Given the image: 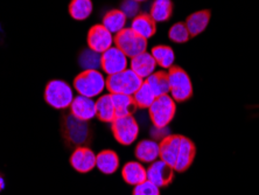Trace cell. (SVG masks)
<instances>
[{
  "label": "cell",
  "instance_id": "6da1fadb",
  "mask_svg": "<svg viewBox=\"0 0 259 195\" xmlns=\"http://www.w3.org/2000/svg\"><path fill=\"white\" fill-rule=\"evenodd\" d=\"M74 88L78 95L95 98L106 89V79L100 70H83L75 77Z\"/></svg>",
  "mask_w": 259,
  "mask_h": 195
},
{
  "label": "cell",
  "instance_id": "7a4b0ae2",
  "mask_svg": "<svg viewBox=\"0 0 259 195\" xmlns=\"http://www.w3.org/2000/svg\"><path fill=\"white\" fill-rule=\"evenodd\" d=\"M144 80L139 77L132 69H125L108 76L106 79V89L110 94H124L133 96V94L139 89Z\"/></svg>",
  "mask_w": 259,
  "mask_h": 195
},
{
  "label": "cell",
  "instance_id": "3957f363",
  "mask_svg": "<svg viewBox=\"0 0 259 195\" xmlns=\"http://www.w3.org/2000/svg\"><path fill=\"white\" fill-rule=\"evenodd\" d=\"M45 99L52 108L62 110L70 108L74 101V94L67 82L62 80H52L46 86Z\"/></svg>",
  "mask_w": 259,
  "mask_h": 195
},
{
  "label": "cell",
  "instance_id": "277c9868",
  "mask_svg": "<svg viewBox=\"0 0 259 195\" xmlns=\"http://www.w3.org/2000/svg\"><path fill=\"white\" fill-rule=\"evenodd\" d=\"M167 74L169 82V96L179 103L188 101L193 95V84L186 70L181 67L173 66L169 68Z\"/></svg>",
  "mask_w": 259,
  "mask_h": 195
},
{
  "label": "cell",
  "instance_id": "5b68a950",
  "mask_svg": "<svg viewBox=\"0 0 259 195\" xmlns=\"http://www.w3.org/2000/svg\"><path fill=\"white\" fill-rule=\"evenodd\" d=\"M169 95H163L155 98L152 105L148 108L150 118L154 128L165 129L173 121L177 112V104Z\"/></svg>",
  "mask_w": 259,
  "mask_h": 195
},
{
  "label": "cell",
  "instance_id": "8992f818",
  "mask_svg": "<svg viewBox=\"0 0 259 195\" xmlns=\"http://www.w3.org/2000/svg\"><path fill=\"white\" fill-rule=\"evenodd\" d=\"M115 46L130 59L146 52L147 40L139 36L131 28H124L115 36Z\"/></svg>",
  "mask_w": 259,
  "mask_h": 195
},
{
  "label": "cell",
  "instance_id": "52a82bcc",
  "mask_svg": "<svg viewBox=\"0 0 259 195\" xmlns=\"http://www.w3.org/2000/svg\"><path fill=\"white\" fill-rule=\"evenodd\" d=\"M112 133L118 143L128 146L135 143L139 136V124L132 116L116 117L111 123Z\"/></svg>",
  "mask_w": 259,
  "mask_h": 195
},
{
  "label": "cell",
  "instance_id": "ba28073f",
  "mask_svg": "<svg viewBox=\"0 0 259 195\" xmlns=\"http://www.w3.org/2000/svg\"><path fill=\"white\" fill-rule=\"evenodd\" d=\"M63 137L69 144L81 146L91 138V131L88 122L77 120L70 113L63 123Z\"/></svg>",
  "mask_w": 259,
  "mask_h": 195
},
{
  "label": "cell",
  "instance_id": "9c48e42d",
  "mask_svg": "<svg viewBox=\"0 0 259 195\" xmlns=\"http://www.w3.org/2000/svg\"><path fill=\"white\" fill-rule=\"evenodd\" d=\"M127 59L128 57L119 48L112 46L111 48H109L102 54L101 68L108 76L118 74V72L127 69Z\"/></svg>",
  "mask_w": 259,
  "mask_h": 195
},
{
  "label": "cell",
  "instance_id": "30bf717a",
  "mask_svg": "<svg viewBox=\"0 0 259 195\" xmlns=\"http://www.w3.org/2000/svg\"><path fill=\"white\" fill-rule=\"evenodd\" d=\"M115 44L113 34L110 33L102 24L95 25L88 33V46L93 51L103 54Z\"/></svg>",
  "mask_w": 259,
  "mask_h": 195
},
{
  "label": "cell",
  "instance_id": "8fae6325",
  "mask_svg": "<svg viewBox=\"0 0 259 195\" xmlns=\"http://www.w3.org/2000/svg\"><path fill=\"white\" fill-rule=\"evenodd\" d=\"M146 171L147 180L154 183L159 188L168 186L172 182L175 173L174 168L165 162H162L161 159H158L154 163H152L148 168H146Z\"/></svg>",
  "mask_w": 259,
  "mask_h": 195
},
{
  "label": "cell",
  "instance_id": "7c38bea8",
  "mask_svg": "<svg viewBox=\"0 0 259 195\" xmlns=\"http://www.w3.org/2000/svg\"><path fill=\"white\" fill-rule=\"evenodd\" d=\"M70 165L78 173H89L96 167V154L87 146L76 147L70 157Z\"/></svg>",
  "mask_w": 259,
  "mask_h": 195
},
{
  "label": "cell",
  "instance_id": "4fadbf2b",
  "mask_svg": "<svg viewBox=\"0 0 259 195\" xmlns=\"http://www.w3.org/2000/svg\"><path fill=\"white\" fill-rule=\"evenodd\" d=\"M70 113L77 120L89 122L96 117V102L93 98L78 95L71 103Z\"/></svg>",
  "mask_w": 259,
  "mask_h": 195
},
{
  "label": "cell",
  "instance_id": "5bb4252c",
  "mask_svg": "<svg viewBox=\"0 0 259 195\" xmlns=\"http://www.w3.org/2000/svg\"><path fill=\"white\" fill-rule=\"evenodd\" d=\"M181 136L177 135H168L160 141V158L162 162L168 164L169 166L174 168L177 158L180 150Z\"/></svg>",
  "mask_w": 259,
  "mask_h": 195
},
{
  "label": "cell",
  "instance_id": "9a60e30c",
  "mask_svg": "<svg viewBox=\"0 0 259 195\" xmlns=\"http://www.w3.org/2000/svg\"><path fill=\"white\" fill-rule=\"evenodd\" d=\"M196 154V147L194 143L190 139L186 138V137L181 136V143H180V150H179V154L177 158V163H175L174 171L178 173H182V172L187 171L192 165Z\"/></svg>",
  "mask_w": 259,
  "mask_h": 195
},
{
  "label": "cell",
  "instance_id": "2e32d148",
  "mask_svg": "<svg viewBox=\"0 0 259 195\" xmlns=\"http://www.w3.org/2000/svg\"><path fill=\"white\" fill-rule=\"evenodd\" d=\"M157 62L151 53L144 52L142 54L132 57L130 61V69H132L139 77L146 80L155 71Z\"/></svg>",
  "mask_w": 259,
  "mask_h": 195
},
{
  "label": "cell",
  "instance_id": "e0dca14e",
  "mask_svg": "<svg viewBox=\"0 0 259 195\" xmlns=\"http://www.w3.org/2000/svg\"><path fill=\"white\" fill-rule=\"evenodd\" d=\"M136 158L140 163L152 164L160 158V145L158 141L144 139L136 147Z\"/></svg>",
  "mask_w": 259,
  "mask_h": 195
},
{
  "label": "cell",
  "instance_id": "ac0fdd59",
  "mask_svg": "<svg viewBox=\"0 0 259 195\" xmlns=\"http://www.w3.org/2000/svg\"><path fill=\"white\" fill-rule=\"evenodd\" d=\"M121 175L125 182L131 186H137L147 180V171L140 162H128L121 170Z\"/></svg>",
  "mask_w": 259,
  "mask_h": 195
},
{
  "label": "cell",
  "instance_id": "d6986e66",
  "mask_svg": "<svg viewBox=\"0 0 259 195\" xmlns=\"http://www.w3.org/2000/svg\"><path fill=\"white\" fill-rule=\"evenodd\" d=\"M210 17L211 12L209 10L197 11V12L190 14L185 22L190 36H197L202 32H204L205 28L208 27L209 21H210Z\"/></svg>",
  "mask_w": 259,
  "mask_h": 195
},
{
  "label": "cell",
  "instance_id": "ffe728a7",
  "mask_svg": "<svg viewBox=\"0 0 259 195\" xmlns=\"http://www.w3.org/2000/svg\"><path fill=\"white\" fill-rule=\"evenodd\" d=\"M131 28L139 36L148 40L157 32V22H155L150 14H138L133 18Z\"/></svg>",
  "mask_w": 259,
  "mask_h": 195
},
{
  "label": "cell",
  "instance_id": "44dd1931",
  "mask_svg": "<svg viewBox=\"0 0 259 195\" xmlns=\"http://www.w3.org/2000/svg\"><path fill=\"white\" fill-rule=\"evenodd\" d=\"M96 167L104 174H113L119 167V157L115 151L104 150L96 154Z\"/></svg>",
  "mask_w": 259,
  "mask_h": 195
},
{
  "label": "cell",
  "instance_id": "7402d4cb",
  "mask_svg": "<svg viewBox=\"0 0 259 195\" xmlns=\"http://www.w3.org/2000/svg\"><path fill=\"white\" fill-rule=\"evenodd\" d=\"M115 108L116 117L131 116L136 111L137 104L133 99V96L124 94H110Z\"/></svg>",
  "mask_w": 259,
  "mask_h": 195
},
{
  "label": "cell",
  "instance_id": "603a6c76",
  "mask_svg": "<svg viewBox=\"0 0 259 195\" xmlns=\"http://www.w3.org/2000/svg\"><path fill=\"white\" fill-rule=\"evenodd\" d=\"M144 81L148 84V87L151 88L157 97L169 95L168 74L166 71H154Z\"/></svg>",
  "mask_w": 259,
  "mask_h": 195
},
{
  "label": "cell",
  "instance_id": "cb8c5ba5",
  "mask_svg": "<svg viewBox=\"0 0 259 195\" xmlns=\"http://www.w3.org/2000/svg\"><path fill=\"white\" fill-rule=\"evenodd\" d=\"M96 117L104 123H112L116 118L111 95H102L96 101Z\"/></svg>",
  "mask_w": 259,
  "mask_h": 195
},
{
  "label": "cell",
  "instance_id": "d4e9b609",
  "mask_svg": "<svg viewBox=\"0 0 259 195\" xmlns=\"http://www.w3.org/2000/svg\"><path fill=\"white\" fill-rule=\"evenodd\" d=\"M126 20V15L121 12L120 10H112L109 11V12L104 15L102 25L104 26L110 33L117 34L125 28Z\"/></svg>",
  "mask_w": 259,
  "mask_h": 195
},
{
  "label": "cell",
  "instance_id": "484cf974",
  "mask_svg": "<svg viewBox=\"0 0 259 195\" xmlns=\"http://www.w3.org/2000/svg\"><path fill=\"white\" fill-rule=\"evenodd\" d=\"M151 54L154 57L158 66L163 68V69H169L170 67H173V63L175 61V54L174 51L169 47V46H155V47L152 48Z\"/></svg>",
  "mask_w": 259,
  "mask_h": 195
},
{
  "label": "cell",
  "instance_id": "4316f807",
  "mask_svg": "<svg viewBox=\"0 0 259 195\" xmlns=\"http://www.w3.org/2000/svg\"><path fill=\"white\" fill-rule=\"evenodd\" d=\"M173 13V4L170 0H154L151 6L150 15L155 22L169 20Z\"/></svg>",
  "mask_w": 259,
  "mask_h": 195
},
{
  "label": "cell",
  "instance_id": "83f0119b",
  "mask_svg": "<svg viewBox=\"0 0 259 195\" xmlns=\"http://www.w3.org/2000/svg\"><path fill=\"white\" fill-rule=\"evenodd\" d=\"M94 5L91 0H71L69 5V13L72 19L82 21L85 20L93 13Z\"/></svg>",
  "mask_w": 259,
  "mask_h": 195
},
{
  "label": "cell",
  "instance_id": "f1b7e54d",
  "mask_svg": "<svg viewBox=\"0 0 259 195\" xmlns=\"http://www.w3.org/2000/svg\"><path fill=\"white\" fill-rule=\"evenodd\" d=\"M155 98H157V96H155L153 91H152L151 88L148 87V84L145 81L143 82L142 86H140L139 89L133 94V99H135L137 108L140 109L150 108L152 103L155 101Z\"/></svg>",
  "mask_w": 259,
  "mask_h": 195
},
{
  "label": "cell",
  "instance_id": "f546056e",
  "mask_svg": "<svg viewBox=\"0 0 259 195\" xmlns=\"http://www.w3.org/2000/svg\"><path fill=\"white\" fill-rule=\"evenodd\" d=\"M78 62L83 70H98L102 63V54L88 48L81 53Z\"/></svg>",
  "mask_w": 259,
  "mask_h": 195
},
{
  "label": "cell",
  "instance_id": "4dcf8cb0",
  "mask_svg": "<svg viewBox=\"0 0 259 195\" xmlns=\"http://www.w3.org/2000/svg\"><path fill=\"white\" fill-rule=\"evenodd\" d=\"M168 36L170 40L177 44H186L192 37L185 22H178L173 25L168 32Z\"/></svg>",
  "mask_w": 259,
  "mask_h": 195
},
{
  "label": "cell",
  "instance_id": "1f68e13d",
  "mask_svg": "<svg viewBox=\"0 0 259 195\" xmlns=\"http://www.w3.org/2000/svg\"><path fill=\"white\" fill-rule=\"evenodd\" d=\"M132 195H160V188L151 181H144L135 186Z\"/></svg>",
  "mask_w": 259,
  "mask_h": 195
},
{
  "label": "cell",
  "instance_id": "d6a6232c",
  "mask_svg": "<svg viewBox=\"0 0 259 195\" xmlns=\"http://www.w3.org/2000/svg\"><path fill=\"white\" fill-rule=\"evenodd\" d=\"M139 3L135 0H124L121 3L120 11L126 15V18H136L139 14Z\"/></svg>",
  "mask_w": 259,
  "mask_h": 195
},
{
  "label": "cell",
  "instance_id": "836d02e7",
  "mask_svg": "<svg viewBox=\"0 0 259 195\" xmlns=\"http://www.w3.org/2000/svg\"><path fill=\"white\" fill-rule=\"evenodd\" d=\"M4 188H5V180H4L3 175L0 174V192H2Z\"/></svg>",
  "mask_w": 259,
  "mask_h": 195
},
{
  "label": "cell",
  "instance_id": "e575fe53",
  "mask_svg": "<svg viewBox=\"0 0 259 195\" xmlns=\"http://www.w3.org/2000/svg\"><path fill=\"white\" fill-rule=\"evenodd\" d=\"M137 3H143V2H146V0H135Z\"/></svg>",
  "mask_w": 259,
  "mask_h": 195
}]
</instances>
